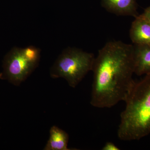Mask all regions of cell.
Listing matches in <instances>:
<instances>
[{"mask_svg":"<svg viewBox=\"0 0 150 150\" xmlns=\"http://www.w3.org/2000/svg\"><path fill=\"white\" fill-rule=\"evenodd\" d=\"M92 71L93 106L110 108L124 101L134 82V45L108 42L98 51Z\"/></svg>","mask_w":150,"mask_h":150,"instance_id":"obj_1","label":"cell"},{"mask_svg":"<svg viewBox=\"0 0 150 150\" xmlns=\"http://www.w3.org/2000/svg\"><path fill=\"white\" fill-rule=\"evenodd\" d=\"M117 131L119 139L139 140L150 134V74L134 81L124 100Z\"/></svg>","mask_w":150,"mask_h":150,"instance_id":"obj_2","label":"cell"},{"mask_svg":"<svg viewBox=\"0 0 150 150\" xmlns=\"http://www.w3.org/2000/svg\"><path fill=\"white\" fill-rule=\"evenodd\" d=\"M95 59L92 53L77 48H66L51 67L50 76L53 79H65L70 86L74 88L92 71Z\"/></svg>","mask_w":150,"mask_h":150,"instance_id":"obj_3","label":"cell"},{"mask_svg":"<svg viewBox=\"0 0 150 150\" xmlns=\"http://www.w3.org/2000/svg\"><path fill=\"white\" fill-rule=\"evenodd\" d=\"M40 52L33 46L13 48L5 59L4 78L14 85L19 86L37 68Z\"/></svg>","mask_w":150,"mask_h":150,"instance_id":"obj_4","label":"cell"},{"mask_svg":"<svg viewBox=\"0 0 150 150\" xmlns=\"http://www.w3.org/2000/svg\"><path fill=\"white\" fill-rule=\"evenodd\" d=\"M135 18L129 33L132 43L134 45H150V22L142 14Z\"/></svg>","mask_w":150,"mask_h":150,"instance_id":"obj_5","label":"cell"},{"mask_svg":"<svg viewBox=\"0 0 150 150\" xmlns=\"http://www.w3.org/2000/svg\"><path fill=\"white\" fill-rule=\"evenodd\" d=\"M101 5L108 11L116 15L135 18L139 15L136 0H101Z\"/></svg>","mask_w":150,"mask_h":150,"instance_id":"obj_6","label":"cell"},{"mask_svg":"<svg viewBox=\"0 0 150 150\" xmlns=\"http://www.w3.org/2000/svg\"><path fill=\"white\" fill-rule=\"evenodd\" d=\"M134 74H150V45H134Z\"/></svg>","mask_w":150,"mask_h":150,"instance_id":"obj_7","label":"cell"},{"mask_svg":"<svg viewBox=\"0 0 150 150\" xmlns=\"http://www.w3.org/2000/svg\"><path fill=\"white\" fill-rule=\"evenodd\" d=\"M69 136L67 132L56 126L50 130V137L44 150H71L68 147Z\"/></svg>","mask_w":150,"mask_h":150,"instance_id":"obj_8","label":"cell"},{"mask_svg":"<svg viewBox=\"0 0 150 150\" xmlns=\"http://www.w3.org/2000/svg\"><path fill=\"white\" fill-rule=\"evenodd\" d=\"M103 150H119L120 149L111 142H107L102 148Z\"/></svg>","mask_w":150,"mask_h":150,"instance_id":"obj_9","label":"cell"},{"mask_svg":"<svg viewBox=\"0 0 150 150\" xmlns=\"http://www.w3.org/2000/svg\"><path fill=\"white\" fill-rule=\"evenodd\" d=\"M142 14L150 22V6L146 9Z\"/></svg>","mask_w":150,"mask_h":150,"instance_id":"obj_10","label":"cell"}]
</instances>
